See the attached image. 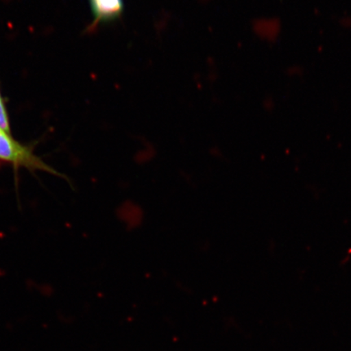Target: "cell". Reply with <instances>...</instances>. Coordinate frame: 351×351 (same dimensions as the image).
I'll return each instance as SVG.
<instances>
[{
	"instance_id": "1",
	"label": "cell",
	"mask_w": 351,
	"mask_h": 351,
	"mask_svg": "<svg viewBox=\"0 0 351 351\" xmlns=\"http://www.w3.org/2000/svg\"><path fill=\"white\" fill-rule=\"evenodd\" d=\"M10 165L16 172L19 169H26L30 172L37 171L62 177L40 157L35 155L32 147L16 141L10 134L0 129V166Z\"/></svg>"
},
{
	"instance_id": "2",
	"label": "cell",
	"mask_w": 351,
	"mask_h": 351,
	"mask_svg": "<svg viewBox=\"0 0 351 351\" xmlns=\"http://www.w3.org/2000/svg\"><path fill=\"white\" fill-rule=\"evenodd\" d=\"M94 25L118 19L124 10L123 0H90Z\"/></svg>"
},
{
	"instance_id": "3",
	"label": "cell",
	"mask_w": 351,
	"mask_h": 351,
	"mask_svg": "<svg viewBox=\"0 0 351 351\" xmlns=\"http://www.w3.org/2000/svg\"><path fill=\"white\" fill-rule=\"evenodd\" d=\"M0 129L10 134V125L5 105H4L1 95H0Z\"/></svg>"
}]
</instances>
